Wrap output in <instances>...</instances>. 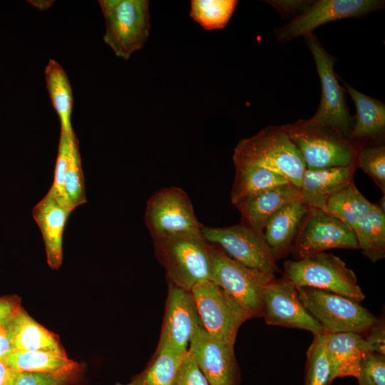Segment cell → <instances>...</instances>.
Masks as SVG:
<instances>
[{"instance_id": "5bb4252c", "label": "cell", "mask_w": 385, "mask_h": 385, "mask_svg": "<svg viewBox=\"0 0 385 385\" xmlns=\"http://www.w3.org/2000/svg\"><path fill=\"white\" fill-rule=\"evenodd\" d=\"M262 317L268 325L304 329L313 335L325 332L302 302L296 286L284 277L265 287Z\"/></svg>"}, {"instance_id": "ffe728a7", "label": "cell", "mask_w": 385, "mask_h": 385, "mask_svg": "<svg viewBox=\"0 0 385 385\" xmlns=\"http://www.w3.org/2000/svg\"><path fill=\"white\" fill-rule=\"evenodd\" d=\"M311 209L299 199L284 205L267 220L263 235L275 261L291 252L302 221Z\"/></svg>"}, {"instance_id": "83f0119b", "label": "cell", "mask_w": 385, "mask_h": 385, "mask_svg": "<svg viewBox=\"0 0 385 385\" xmlns=\"http://www.w3.org/2000/svg\"><path fill=\"white\" fill-rule=\"evenodd\" d=\"M373 205L353 183L329 197L323 212L352 229L353 226L369 212Z\"/></svg>"}, {"instance_id": "1f68e13d", "label": "cell", "mask_w": 385, "mask_h": 385, "mask_svg": "<svg viewBox=\"0 0 385 385\" xmlns=\"http://www.w3.org/2000/svg\"><path fill=\"white\" fill-rule=\"evenodd\" d=\"M325 341L326 332L314 335L307 352L304 385H329L330 366Z\"/></svg>"}, {"instance_id": "2e32d148", "label": "cell", "mask_w": 385, "mask_h": 385, "mask_svg": "<svg viewBox=\"0 0 385 385\" xmlns=\"http://www.w3.org/2000/svg\"><path fill=\"white\" fill-rule=\"evenodd\" d=\"M384 1L376 0H319L276 31L277 38L287 42L305 36L325 24L351 17H359L381 9Z\"/></svg>"}, {"instance_id": "836d02e7", "label": "cell", "mask_w": 385, "mask_h": 385, "mask_svg": "<svg viewBox=\"0 0 385 385\" xmlns=\"http://www.w3.org/2000/svg\"><path fill=\"white\" fill-rule=\"evenodd\" d=\"M359 385H385V355L369 352L361 362Z\"/></svg>"}, {"instance_id": "484cf974", "label": "cell", "mask_w": 385, "mask_h": 385, "mask_svg": "<svg viewBox=\"0 0 385 385\" xmlns=\"http://www.w3.org/2000/svg\"><path fill=\"white\" fill-rule=\"evenodd\" d=\"M359 249L371 262L385 257V213L376 204L352 227Z\"/></svg>"}, {"instance_id": "3957f363", "label": "cell", "mask_w": 385, "mask_h": 385, "mask_svg": "<svg viewBox=\"0 0 385 385\" xmlns=\"http://www.w3.org/2000/svg\"><path fill=\"white\" fill-rule=\"evenodd\" d=\"M282 128L298 150L306 169L355 165L358 148L339 133L309 120Z\"/></svg>"}, {"instance_id": "30bf717a", "label": "cell", "mask_w": 385, "mask_h": 385, "mask_svg": "<svg viewBox=\"0 0 385 385\" xmlns=\"http://www.w3.org/2000/svg\"><path fill=\"white\" fill-rule=\"evenodd\" d=\"M144 221L152 240L200 232L203 227L188 194L175 186L163 188L148 199Z\"/></svg>"}, {"instance_id": "e575fe53", "label": "cell", "mask_w": 385, "mask_h": 385, "mask_svg": "<svg viewBox=\"0 0 385 385\" xmlns=\"http://www.w3.org/2000/svg\"><path fill=\"white\" fill-rule=\"evenodd\" d=\"M73 133L68 134L61 130L58 154L54 168L53 181L49 189L65 202L66 200L63 192V184L68 162L71 136Z\"/></svg>"}, {"instance_id": "277c9868", "label": "cell", "mask_w": 385, "mask_h": 385, "mask_svg": "<svg viewBox=\"0 0 385 385\" xmlns=\"http://www.w3.org/2000/svg\"><path fill=\"white\" fill-rule=\"evenodd\" d=\"M283 277L296 287L334 292L358 302L365 298L354 271L331 253L320 252L286 261Z\"/></svg>"}, {"instance_id": "f35d334b", "label": "cell", "mask_w": 385, "mask_h": 385, "mask_svg": "<svg viewBox=\"0 0 385 385\" xmlns=\"http://www.w3.org/2000/svg\"><path fill=\"white\" fill-rule=\"evenodd\" d=\"M21 308L16 297L0 298V324L9 322Z\"/></svg>"}, {"instance_id": "d590c367", "label": "cell", "mask_w": 385, "mask_h": 385, "mask_svg": "<svg viewBox=\"0 0 385 385\" xmlns=\"http://www.w3.org/2000/svg\"><path fill=\"white\" fill-rule=\"evenodd\" d=\"M80 376L16 372L13 385H74L79 381Z\"/></svg>"}, {"instance_id": "ee69618b", "label": "cell", "mask_w": 385, "mask_h": 385, "mask_svg": "<svg viewBox=\"0 0 385 385\" xmlns=\"http://www.w3.org/2000/svg\"><path fill=\"white\" fill-rule=\"evenodd\" d=\"M385 196L384 194H383V197L381 198L379 204H376V205L384 212H385L384 210V203H385Z\"/></svg>"}, {"instance_id": "7bdbcfd3", "label": "cell", "mask_w": 385, "mask_h": 385, "mask_svg": "<svg viewBox=\"0 0 385 385\" xmlns=\"http://www.w3.org/2000/svg\"><path fill=\"white\" fill-rule=\"evenodd\" d=\"M33 5H35L37 8L39 9H48L52 3H49L51 1H31Z\"/></svg>"}, {"instance_id": "74e56055", "label": "cell", "mask_w": 385, "mask_h": 385, "mask_svg": "<svg viewBox=\"0 0 385 385\" xmlns=\"http://www.w3.org/2000/svg\"><path fill=\"white\" fill-rule=\"evenodd\" d=\"M369 352L385 355V324L384 319H377L376 322L364 334Z\"/></svg>"}, {"instance_id": "9a60e30c", "label": "cell", "mask_w": 385, "mask_h": 385, "mask_svg": "<svg viewBox=\"0 0 385 385\" xmlns=\"http://www.w3.org/2000/svg\"><path fill=\"white\" fill-rule=\"evenodd\" d=\"M234 345L212 336L200 326L190 341L188 352L210 385H239L240 372Z\"/></svg>"}, {"instance_id": "4316f807", "label": "cell", "mask_w": 385, "mask_h": 385, "mask_svg": "<svg viewBox=\"0 0 385 385\" xmlns=\"http://www.w3.org/2000/svg\"><path fill=\"white\" fill-rule=\"evenodd\" d=\"M45 78L50 99L60 120L61 130L70 134L73 132L71 125L73 98L68 76L57 61L50 59L45 69Z\"/></svg>"}, {"instance_id": "f1b7e54d", "label": "cell", "mask_w": 385, "mask_h": 385, "mask_svg": "<svg viewBox=\"0 0 385 385\" xmlns=\"http://www.w3.org/2000/svg\"><path fill=\"white\" fill-rule=\"evenodd\" d=\"M185 354L155 350L141 372L128 383L116 382L114 385H172Z\"/></svg>"}, {"instance_id": "4dcf8cb0", "label": "cell", "mask_w": 385, "mask_h": 385, "mask_svg": "<svg viewBox=\"0 0 385 385\" xmlns=\"http://www.w3.org/2000/svg\"><path fill=\"white\" fill-rule=\"evenodd\" d=\"M63 192L66 200L72 210L87 201L78 140L74 133L71 136Z\"/></svg>"}, {"instance_id": "8fae6325", "label": "cell", "mask_w": 385, "mask_h": 385, "mask_svg": "<svg viewBox=\"0 0 385 385\" xmlns=\"http://www.w3.org/2000/svg\"><path fill=\"white\" fill-rule=\"evenodd\" d=\"M202 233L210 244L219 247L234 260L275 275L278 268L263 234L241 223L225 227H204Z\"/></svg>"}, {"instance_id": "ba28073f", "label": "cell", "mask_w": 385, "mask_h": 385, "mask_svg": "<svg viewBox=\"0 0 385 385\" xmlns=\"http://www.w3.org/2000/svg\"><path fill=\"white\" fill-rule=\"evenodd\" d=\"M304 37L315 62L322 91L318 109L309 120L350 138L353 118L346 103L344 89L334 71L336 60L313 34Z\"/></svg>"}, {"instance_id": "7402d4cb", "label": "cell", "mask_w": 385, "mask_h": 385, "mask_svg": "<svg viewBox=\"0 0 385 385\" xmlns=\"http://www.w3.org/2000/svg\"><path fill=\"white\" fill-rule=\"evenodd\" d=\"M16 372H38L56 375L81 374V365L66 353L51 351L14 350L4 361Z\"/></svg>"}, {"instance_id": "9c48e42d", "label": "cell", "mask_w": 385, "mask_h": 385, "mask_svg": "<svg viewBox=\"0 0 385 385\" xmlns=\"http://www.w3.org/2000/svg\"><path fill=\"white\" fill-rule=\"evenodd\" d=\"M202 327L212 336L235 344L240 326L252 318L234 298L210 280L191 289Z\"/></svg>"}, {"instance_id": "d4e9b609", "label": "cell", "mask_w": 385, "mask_h": 385, "mask_svg": "<svg viewBox=\"0 0 385 385\" xmlns=\"http://www.w3.org/2000/svg\"><path fill=\"white\" fill-rule=\"evenodd\" d=\"M234 165L235 175L230 192L234 205L265 190L290 183L282 175L263 168L245 164Z\"/></svg>"}, {"instance_id": "6da1fadb", "label": "cell", "mask_w": 385, "mask_h": 385, "mask_svg": "<svg viewBox=\"0 0 385 385\" xmlns=\"http://www.w3.org/2000/svg\"><path fill=\"white\" fill-rule=\"evenodd\" d=\"M153 242L170 283L190 292L197 282L211 280L210 245L202 231L155 239Z\"/></svg>"}, {"instance_id": "f546056e", "label": "cell", "mask_w": 385, "mask_h": 385, "mask_svg": "<svg viewBox=\"0 0 385 385\" xmlns=\"http://www.w3.org/2000/svg\"><path fill=\"white\" fill-rule=\"evenodd\" d=\"M236 0H192L190 17L207 31L225 27L233 14Z\"/></svg>"}, {"instance_id": "d6a6232c", "label": "cell", "mask_w": 385, "mask_h": 385, "mask_svg": "<svg viewBox=\"0 0 385 385\" xmlns=\"http://www.w3.org/2000/svg\"><path fill=\"white\" fill-rule=\"evenodd\" d=\"M355 166L366 173L385 194L384 145H368L358 149Z\"/></svg>"}, {"instance_id": "8992f818", "label": "cell", "mask_w": 385, "mask_h": 385, "mask_svg": "<svg viewBox=\"0 0 385 385\" xmlns=\"http://www.w3.org/2000/svg\"><path fill=\"white\" fill-rule=\"evenodd\" d=\"M302 302L327 333L364 334L377 321L359 302L334 292L296 287Z\"/></svg>"}, {"instance_id": "4fadbf2b", "label": "cell", "mask_w": 385, "mask_h": 385, "mask_svg": "<svg viewBox=\"0 0 385 385\" xmlns=\"http://www.w3.org/2000/svg\"><path fill=\"white\" fill-rule=\"evenodd\" d=\"M202 326L190 292L169 282L157 351L187 353L195 329Z\"/></svg>"}, {"instance_id": "ac0fdd59", "label": "cell", "mask_w": 385, "mask_h": 385, "mask_svg": "<svg viewBox=\"0 0 385 385\" xmlns=\"http://www.w3.org/2000/svg\"><path fill=\"white\" fill-rule=\"evenodd\" d=\"M355 168L305 169L299 188L301 200L312 209L324 211L329 197L354 183Z\"/></svg>"}, {"instance_id": "d6986e66", "label": "cell", "mask_w": 385, "mask_h": 385, "mask_svg": "<svg viewBox=\"0 0 385 385\" xmlns=\"http://www.w3.org/2000/svg\"><path fill=\"white\" fill-rule=\"evenodd\" d=\"M300 199L299 188L287 183L250 196L235 206L242 216V223L263 234L267 220L284 205Z\"/></svg>"}, {"instance_id": "e0dca14e", "label": "cell", "mask_w": 385, "mask_h": 385, "mask_svg": "<svg viewBox=\"0 0 385 385\" xmlns=\"http://www.w3.org/2000/svg\"><path fill=\"white\" fill-rule=\"evenodd\" d=\"M72 211L50 190L32 210L44 242L48 265L53 270H58L62 264L63 232Z\"/></svg>"}, {"instance_id": "603a6c76", "label": "cell", "mask_w": 385, "mask_h": 385, "mask_svg": "<svg viewBox=\"0 0 385 385\" xmlns=\"http://www.w3.org/2000/svg\"><path fill=\"white\" fill-rule=\"evenodd\" d=\"M15 350L65 351L57 335L20 309L9 322Z\"/></svg>"}, {"instance_id": "52a82bcc", "label": "cell", "mask_w": 385, "mask_h": 385, "mask_svg": "<svg viewBox=\"0 0 385 385\" xmlns=\"http://www.w3.org/2000/svg\"><path fill=\"white\" fill-rule=\"evenodd\" d=\"M210 245L211 280L234 298L252 318L262 317V294L275 275L248 267Z\"/></svg>"}, {"instance_id": "8d00e7d4", "label": "cell", "mask_w": 385, "mask_h": 385, "mask_svg": "<svg viewBox=\"0 0 385 385\" xmlns=\"http://www.w3.org/2000/svg\"><path fill=\"white\" fill-rule=\"evenodd\" d=\"M172 385H210L197 363L187 351Z\"/></svg>"}, {"instance_id": "b9f144b4", "label": "cell", "mask_w": 385, "mask_h": 385, "mask_svg": "<svg viewBox=\"0 0 385 385\" xmlns=\"http://www.w3.org/2000/svg\"><path fill=\"white\" fill-rule=\"evenodd\" d=\"M16 371L0 361V385H13Z\"/></svg>"}, {"instance_id": "60d3db41", "label": "cell", "mask_w": 385, "mask_h": 385, "mask_svg": "<svg viewBox=\"0 0 385 385\" xmlns=\"http://www.w3.org/2000/svg\"><path fill=\"white\" fill-rule=\"evenodd\" d=\"M282 14H289L308 7L311 3L304 1H268Z\"/></svg>"}, {"instance_id": "7c38bea8", "label": "cell", "mask_w": 385, "mask_h": 385, "mask_svg": "<svg viewBox=\"0 0 385 385\" xmlns=\"http://www.w3.org/2000/svg\"><path fill=\"white\" fill-rule=\"evenodd\" d=\"M334 248L359 249L352 229L320 210L311 209L294 241V257L299 260Z\"/></svg>"}, {"instance_id": "cb8c5ba5", "label": "cell", "mask_w": 385, "mask_h": 385, "mask_svg": "<svg viewBox=\"0 0 385 385\" xmlns=\"http://www.w3.org/2000/svg\"><path fill=\"white\" fill-rule=\"evenodd\" d=\"M344 84L356 110L350 138H376L381 136L385 130L384 103L359 92L347 83Z\"/></svg>"}, {"instance_id": "44dd1931", "label": "cell", "mask_w": 385, "mask_h": 385, "mask_svg": "<svg viewBox=\"0 0 385 385\" xmlns=\"http://www.w3.org/2000/svg\"><path fill=\"white\" fill-rule=\"evenodd\" d=\"M325 344L330 366L329 385L337 378H356L361 362L369 352L363 335L355 332H326Z\"/></svg>"}, {"instance_id": "ab89813d", "label": "cell", "mask_w": 385, "mask_h": 385, "mask_svg": "<svg viewBox=\"0 0 385 385\" xmlns=\"http://www.w3.org/2000/svg\"><path fill=\"white\" fill-rule=\"evenodd\" d=\"M14 350L9 322L0 324V361H4Z\"/></svg>"}, {"instance_id": "5b68a950", "label": "cell", "mask_w": 385, "mask_h": 385, "mask_svg": "<svg viewBox=\"0 0 385 385\" xmlns=\"http://www.w3.org/2000/svg\"><path fill=\"white\" fill-rule=\"evenodd\" d=\"M106 21L103 40L115 54L128 60L143 48L150 34L149 1L101 0Z\"/></svg>"}, {"instance_id": "7a4b0ae2", "label": "cell", "mask_w": 385, "mask_h": 385, "mask_svg": "<svg viewBox=\"0 0 385 385\" xmlns=\"http://www.w3.org/2000/svg\"><path fill=\"white\" fill-rule=\"evenodd\" d=\"M232 160L234 165H255L274 172L299 188L306 169L298 150L282 126H269L239 141Z\"/></svg>"}]
</instances>
